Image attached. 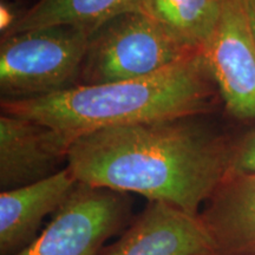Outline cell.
<instances>
[{
	"mask_svg": "<svg viewBox=\"0 0 255 255\" xmlns=\"http://www.w3.org/2000/svg\"><path fill=\"white\" fill-rule=\"evenodd\" d=\"M222 0H148L144 11L181 45L201 52L218 26Z\"/></svg>",
	"mask_w": 255,
	"mask_h": 255,
	"instance_id": "12",
	"label": "cell"
},
{
	"mask_svg": "<svg viewBox=\"0 0 255 255\" xmlns=\"http://www.w3.org/2000/svg\"><path fill=\"white\" fill-rule=\"evenodd\" d=\"M245 6H246L248 25L255 41V0H245Z\"/></svg>",
	"mask_w": 255,
	"mask_h": 255,
	"instance_id": "14",
	"label": "cell"
},
{
	"mask_svg": "<svg viewBox=\"0 0 255 255\" xmlns=\"http://www.w3.org/2000/svg\"><path fill=\"white\" fill-rule=\"evenodd\" d=\"M148 0H38L14 21L8 33L68 25L94 32L117 15L144 11Z\"/></svg>",
	"mask_w": 255,
	"mask_h": 255,
	"instance_id": "11",
	"label": "cell"
},
{
	"mask_svg": "<svg viewBox=\"0 0 255 255\" xmlns=\"http://www.w3.org/2000/svg\"><path fill=\"white\" fill-rule=\"evenodd\" d=\"M215 85L201 52L155 75L131 81L73 87L43 97L2 101V114L36 121L71 145L103 128L199 116L209 107Z\"/></svg>",
	"mask_w": 255,
	"mask_h": 255,
	"instance_id": "2",
	"label": "cell"
},
{
	"mask_svg": "<svg viewBox=\"0 0 255 255\" xmlns=\"http://www.w3.org/2000/svg\"><path fill=\"white\" fill-rule=\"evenodd\" d=\"M78 181L68 167L51 176L0 193V254L15 255L36 239L46 215L56 213Z\"/></svg>",
	"mask_w": 255,
	"mask_h": 255,
	"instance_id": "9",
	"label": "cell"
},
{
	"mask_svg": "<svg viewBox=\"0 0 255 255\" xmlns=\"http://www.w3.org/2000/svg\"><path fill=\"white\" fill-rule=\"evenodd\" d=\"M70 143L56 130L25 117L0 116V188L14 189L51 176L66 162Z\"/></svg>",
	"mask_w": 255,
	"mask_h": 255,
	"instance_id": "7",
	"label": "cell"
},
{
	"mask_svg": "<svg viewBox=\"0 0 255 255\" xmlns=\"http://www.w3.org/2000/svg\"><path fill=\"white\" fill-rule=\"evenodd\" d=\"M212 251L199 215L149 201L122 237L97 255H191Z\"/></svg>",
	"mask_w": 255,
	"mask_h": 255,
	"instance_id": "8",
	"label": "cell"
},
{
	"mask_svg": "<svg viewBox=\"0 0 255 255\" xmlns=\"http://www.w3.org/2000/svg\"><path fill=\"white\" fill-rule=\"evenodd\" d=\"M191 255H215L212 251H207V252H201V253H196V254H191Z\"/></svg>",
	"mask_w": 255,
	"mask_h": 255,
	"instance_id": "15",
	"label": "cell"
},
{
	"mask_svg": "<svg viewBox=\"0 0 255 255\" xmlns=\"http://www.w3.org/2000/svg\"><path fill=\"white\" fill-rule=\"evenodd\" d=\"M145 11L117 15L92 32L79 84H108L155 75L193 55Z\"/></svg>",
	"mask_w": 255,
	"mask_h": 255,
	"instance_id": "4",
	"label": "cell"
},
{
	"mask_svg": "<svg viewBox=\"0 0 255 255\" xmlns=\"http://www.w3.org/2000/svg\"><path fill=\"white\" fill-rule=\"evenodd\" d=\"M231 171L255 174V129L235 144Z\"/></svg>",
	"mask_w": 255,
	"mask_h": 255,
	"instance_id": "13",
	"label": "cell"
},
{
	"mask_svg": "<svg viewBox=\"0 0 255 255\" xmlns=\"http://www.w3.org/2000/svg\"><path fill=\"white\" fill-rule=\"evenodd\" d=\"M196 117L88 132L71 143L66 167L81 183L139 194L199 215L231 173L235 144Z\"/></svg>",
	"mask_w": 255,
	"mask_h": 255,
	"instance_id": "1",
	"label": "cell"
},
{
	"mask_svg": "<svg viewBox=\"0 0 255 255\" xmlns=\"http://www.w3.org/2000/svg\"><path fill=\"white\" fill-rule=\"evenodd\" d=\"M200 219L215 255H255V174L231 171Z\"/></svg>",
	"mask_w": 255,
	"mask_h": 255,
	"instance_id": "10",
	"label": "cell"
},
{
	"mask_svg": "<svg viewBox=\"0 0 255 255\" xmlns=\"http://www.w3.org/2000/svg\"><path fill=\"white\" fill-rule=\"evenodd\" d=\"M201 55L231 115L255 119V41L245 0H222L219 24Z\"/></svg>",
	"mask_w": 255,
	"mask_h": 255,
	"instance_id": "6",
	"label": "cell"
},
{
	"mask_svg": "<svg viewBox=\"0 0 255 255\" xmlns=\"http://www.w3.org/2000/svg\"><path fill=\"white\" fill-rule=\"evenodd\" d=\"M91 34L68 25L7 33L0 46L2 101L43 97L77 85Z\"/></svg>",
	"mask_w": 255,
	"mask_h": 255,
	"instance_id": "3",
	"label": "cell"
},
{
	"mask_svg": "<svg viewBox=\"0 0 255 255\" xmlns=\"http://www.w3.org/2000/svg\"><path fill=\"white\" fill-rule=\"evenodd\" d=\"M128 214L124 193L78 182L39 237L15 255H97Z\"/></svg>",
	"mask_w": 255,
	"mask_h": 255,
	"instance_id": "5",
	"label": "cell"
}]
</instances>
